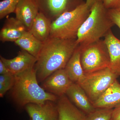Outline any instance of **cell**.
Here are the masks:
<instances>
[{
    "label": "cell",
    "instance_id": "cell-1",
    "mask_svg": "<svg viewBox=\"0 0 120 120\" xmlns=\"http://www.w3.org/2000/svg\"><path fill=\"white\" fill-rule=\"evenodd\" d=\"M76 39L49 37L43 42L34 68L38 82H42L54 72L64 68L79 45Z\"/></svg>",
    "mask_w": 120,
    "mask_h": 120
},
{
    "label": "cell",
    "instance_id": "cell-2",
    "mask_svg": "<svg viewBox=\"0 0 120 120\" xmlns=\"http://www.w3.org/2000/svg\"><path fill=\"white\" fill-rule=\"evenodd\" d=\"M14 75L11 94L19 107H25L30 103L41 105L48 101L54 102L58 100L57 96L39 86L34 67Z\"/></svg>",
    "mask_w": 120,
    "mask_h": 120
},
{
    "label": "cell",
    "instance_id": "cell-3",
    "mask_svg": "<svg viewBox=\"0 0 120 120\" xmlns=\"http://www.w3.org/2000/svg\"><path fill=\"white\" fill-rule=\"evenodd\" d=\"M114 25L102 1H97L91 8L90 14L79 30L76 42L83 46L98 41Z\"/></svg>",
    "mask_w": 120,
    "mask_h": 120
},
{
    "label": "cell",
    "instance_id": "cell-4",
    "mask_svg": "<svg viewBox=\"0 0 120 120\" xmlns=\"http://www.w3.org/2000/svg\"><path fill=\"white\" fill-rule=\"evenodd\" d=\"M86 2L66 12L52 22L50 37L62 39H76L78 31L90 14Z\"/></svg>",
    "mask_w": 120,
    "mask_h": 120
},
{
    "label": "cell",
    "instance_id": "cell-5",
    "mask_svg": "<svg viewBox=\"0 0 120 120\" xmlns=\"http://www.w3.org/2000/svg\"><path fill=\"white\" fill-rule=\"evenodd\" d=\"M80 60L85 74L109 68V53L104 40L81 46Z\"/></svg>",
    "mask_w": 120,
    "mask_h": 120
},
{
    "label": "cell",
    "instance_id": "cell-6",
    "mask_svg": "<svg viewBox=\"0 0 120 120\" xmlns=\"http://www.w3.org/2000/svg\"><path fill=\"white\" fill-rule=\"evenodd\" d=\"M109 68L85 74L77 83L81 86L92 103L97 101L118 77Z\"/></svg>",
    "mask_w": 120,
    "mask_h": 120
},
{
    "label": "cell",
    "instance_id": "cell-7",
    "mask_svg": "<svg viewBox=\"0 0 120 120\" xmlns=\"http://www.w3.org/2000/svg\"><path fill=\"white\" fill-rule=\"evenodd\" d=\"M39 12L52 22L62 13L72 11L82 4L83 0H33Z\"/></svg>",
    "mask_w": 120,
    "mask_h": 120
},
{
    "label": "cell",
    "instance_id": "cell-8",
    "mask_svg": "<svg viewBox=\"0 0 120 120\" xmlns=\"http://www.w3.org/2000/svg\"><path fill=\"white\" fill-rule=\"evenodd\" d=\"M42 82V87L45 90L58 97L65 95L67 90L73 83L64 68L54 72Z\"/></svg>",
    "mask_w": 120,
    "mask_h": 120
},
{
    "label": "cell",
    "instance_id": "cell-9",
    "mask_svg": "<svg viewBox=\"0 0 120 120\" xmlns=\"http://www.w3.org/2000/svg\"><path fill=\"white\" fill-rule=\"evenodd\" d=\"M24 108L31 120H58V109L54 102L47 101L41 105L30 103Z\"/></svg>",
    "mask_w": 120,
    "mask_h": 120
},
{
    "label": "cell",
    "instance_id": "cell-10",
    "mask_svg": "<svg viewBox=\"0 0 120 120\" xmlns=\"http://www.w3.org/2000/svg\"><path fill=\"white\" fill-rule=\"evenodd\" d=\"M1 60L11 73L15 75L34 67L37 58L22 50L15 58L7 59L0 56Z\"/></svg>",
    "mask_w": 120,
    "mask_h": 120
},
{
    "label": "cell",
    "instance_id": "cell-11",
    "mask_svg": "<svg viewBox=\"0 0 120 120\" xmlns=\"http://www.w3.org/2000/svg\"><path fill=\"white\" fill-rule=\"evenodd\" d=\"M65 94L76 106L86 114L95 109L84 90L78 83H73L67 90Z\"/></svg>",
    "mask_w": 120,
    "mask_h": 120
},
{
    "label": "cell",
    "instance_id": "cell-12",
    "mask_svg": "<svg viewBox=\"0 0 120 120\" xmlns=\"http://www.w3.org/2000/svg\"><path fill=\"white\" fill-rule=\"evenodd\" d=\"M28 31L25 26L16 17L7 18L0 31V40L2 42H14Z\"/></svg>",
    "mask_w": 120,
    "mask_h": 120
},
{
    "label": "cell",
    "instance_id": "cell-13",
    "mask_svg": "<svg viewBox=\"0 0 120 120\" xmlns=\"http://www.w3.org/2000/svg\"><path fill=\"white\" fill-rule=\"evenodd\" d=\"M56 105L58 120H86V114L76 106L65 94L58 98Z\"/></svg>",
    "mask_w": 120,
    "mask_h": 120
},
{
    "label": "cell",
    "instance_id": "cell-14",
    "mask_svg": "<svg viewBox=\"0 0 120 120\" xmlns=\"http://www.w3.org/2000/svg\"><path fill=\"white\" fill-rule=\"evenodd\" d=\"M39 12L38 8L33 0H20L14 13L16 18L29 31Z\"/></svg>",
    "mask_w": 120,
    "mask_h": 120
},
{
    "label": "cell",
    "instance_id": "cell-15",
    "mask_svg": "<svg viewBox=\"0 0 120 120\" xmlns=\"http://www.w3.org/2000/svg\"><path fill=\"white\" fill-rule=\"evenodd\" d=\"M104 41L109 53L110 63L108 68L118 77L120 76V40L110 30L105 35Z\"/></svg>",
    "mask_w": 120,
    "mask_h": 120
},
{
    "label": "cell",
    "instance_id": "cell-16",
    "mask_svg": "<svg viewBox=\"0 0 120 120\" xmlns=\"http://www.w3.org/2000/svg\"><path fill=\"white\" fill-rule=\"evenodd\" d=\"M95 108L114 109L120 105V83L116 79L105 92L92 103Z\"/></svg>",
    "mask_w": 120,
    "mask_h": 120
},
{
    "label": "cell",
    "instance_id": "cell-17",
    "mask_svg": "<svg viewBox=\"0 0 120 120\" xmlns=\"http://www.w3.org/2000/svg\"><path fill=\"white\" fill-rule=\"evenodd\" d=\"M52 22L44 14L39 12L28 31L43 43L49 38Z\"/></svg>",
    "mask_w": 120,
    "mask_h": 120
},
{
    "label": "cell",
    "instance_id": "cell-18",
    "mask_svg": "<svg viewBox=\"0 0 120 120\" xmlns=\"http://www.w3.org/2000/svg\"><path fill=\"white\" fill-rule=\"evenodd\" d=\"M81 49L77 46L67 63L64 69L70 79L73 83H78L85 75L80 60Z\"/></svg>",
    "mask_w": 120,
    "mask_h": 120
},
{
    "label": "cell",
    "instance_id": "cell-19",
    "mask_svg": "<svg viewBox=\"0 0 120 120\" xmlns=\"http://www.w3.org/2000/svg\"><path fill=\"white\" fill-rule=\"evenodd\" d=\"M15 43L22 49L37 58L43 44V42L37 39L28 31H26L22 36L16 41Z\"/></svg>",
    "mask_w": 120,
    "mask_h": 120
},
{
    "label": "cell",
    "instance_id": "cell-20",
    "mask_svg": "<svg viewBox=\"0 0 120 120\" xmlns=\"http://www.w3.org/2000/svg\"><path fill=\"white\" fill-rule=\"evenodd\" d=\"M113 109L95 108L86 114V120H112Z\"/></svg>",
    "mask_w": 120,
    "mask_h": 120
},
{
    "label": "cell",
    "instance_id": "cell-21",
    "mask_svg": "<svg viewBox=\"0 0 120 120\" xmlns=\"http://www.w3.org/2000/svg\"><path fill=\"white\" fill-rule=\"evenodd\" d=\"M15 81V75L12 73L0 75V97L2 98L7 91L11 90Z\"/></svg>",
    "mask_w": 120,
    "mask_h": 120
},
{
    "label": "cell",
    "instance_id": "cell-22",
    "mask_svg": "<svg viewBox=\"0 0 120 120\" xmlns=\"http://www.w3.org/2000/svg\"><path fill=\"white\" fill-rule=\"evenodd\" d=\"M20 0H3L0 2V19H2L8 15L15 12Z\"/></svg>",
    "mask_w": 120,
    "mask_h": 120
},
{
    "label": "cell",
    "instance_id": "cell-23",
    "mask_svg": "<svg viewBox=\"0 0 120 120\" xmlns=\"http://www.w3.org/2000/svg\"><path fill=\"white\" fill-rule=\"evenodd\" d=\"M102 1L107 9L120 10V0H102Z\"/></svg>",
    "mask_w": 120,
    "mask_h": 120
},
{
    "label": "cell",
    "instance_id": "cell-24",
    "mask_svg": "<svg viewBox=\"0 0 120 120\" xmlns=\"http://www.w3.org/2000/svg\"><path fill=\"white\" fill-rule=\"evenodd\" d=\"M109 13L112 21L115 25L120 29V13L117 10L108 9Z\"/></svg>",
    "mask_w": 120,
    "mask_h": 120
},
{
    "label": "cell",
    "instance_id": "cell-25",
    "mask_svg": "<svg viewBox=\"0 0 120 120\" xmlns=\"http://www.w3.org/2000/svg\"><path fill=\"white\" fill-rule=\"evenodd\" d=\"M112 120H120V105L113 109Z\"/></svg>",
    "mask_w": 120,
    "mask_h": 120
},
{
    "label": "cell",
    "instance_id": "cell-26",
    "mask_svg": "<svg viewBox=\"0 0 120 120\" xmlns=\"http://www.w3.org/2000/svg\"><path fill=\"white\" fill-rule=\"evenodd\" d=\"M10 72L4 63L0 60V75H4Z\"/></svg>",
    "mask_w": 120,
    "mask_h": 120
},
{
    "label": "cell",
    "instance_id": "cell-27",
    "mask_svg": "<svg viewBox=\"0 0 120 120\" xmlns=\"http://www.w3.org/2000/svg\"><path fill=\"white\" fill-rule=\"evenodd\" d=\"M99 1H102V0H86V3L88 7L90 8L94 3Z\"/></svg>",
    "mask_w": 120,
    "mask_h": 120
},
{
    "label": "cell",
    "instance_id": "cell-28",
    "mask_svg": "<svg viewBox=\"0 0 120 120\" xmlns=\"http://www.w3.org/2000/svg\"><path fill=\"white\" fill-rule=\"evenodd\" d=\"M117 11H118V10H117ZM119 11V12H120V11Z\"/></svg>",
    "mask_w": 120,
    "mask_h": 120
},
{
    "label": "cell",
    "instance_id": "cell-29",
    "mask_svg": "<svg viewBox=\"0 0 120 120\" xmlns=\"http://www.w3.org/2000/svg\"><path fill=\"white\" fill-rule=\"evenodd\" d=\"M30 120H31L30 119Z\"/></svg>",
    "mask_w": 120,
    "mask_h": 120
}]
</instances>
